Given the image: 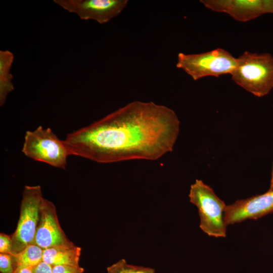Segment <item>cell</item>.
Masks as SVG:
<instances>
[{
	"label": "cell",
	"mask_w": 273,
	"mask_h": 273,
	"mask_svg": "<svg viewBox=\"0 0 273 273\" xmlns=\"http://www.w3.org/2000/svg\"><path fill=\"white\" fill-rule=\"evenodd\" d=\"M107 270V273H155L152 268L129 264L124 259L108 267Z\"/></svg>",
	"instance_id": "5bb4252c"
},
{
	"label": "cell",
	"mask_w": 273,
	"mask_h": 273,
	"mask_svg": "<svg viewBox=\"0 0 273 273\" xmlns=\"http://www.w3.org/2000/svg\"><path fill=\"white\" fill-rule=\"evenodd\" d=\"M84 268L79 266L57 265L53 267V273H83Z\"/></svg>",
	"instance_id": "e0dca14e"
},
{
	"label": "cell",
	"mask_w": 273,
	"mask_h": 273,
	"mask_svg": "<svg viewBox=\"0 0 273 273\" xmlns=\"http://www.w3.org/2000/svg\"><path fill=\"white\" fill-rule=\"evenodd\" d=\"M33 273H53V266L44 261H42L32 268Z\"/></svg>",
	"instance_id": "ac0fdd59"
},
{
	"label": "cell",
	"mask_w": 273,
	"mask_h": 273,
	"mask_svg": "<svg viewBox=\"0 0 273 273\" xmlns=\"http://www.w3.org/2000/svg\"><path fill=\"white\" fill-rule=\"evenodd\" d=\"M68 12L76 14L81 20H93L101 24L110 21L126 7L127 0H54Z\"/></svg>",
	"instance_id": "52a82bcc"
},
{
	"label": "cell",
	"mask_w": 273,
	"mask_h": 273,
	"mask_svg": "<svg viewBox=\"0 0 273 273\" xmlns=\"http://www.w3.org/2000/svg\"><path fill=\"white\" fill-rule=\"evenodd\" d=\"M43 198L39 185L24 187L17 227L11 235L12 254H17L33 244Z\"/></svg>",
	"instance_id": "8992f818"
},
{
	"label": "cell",
	"mask_w": 273,
	"mask_h": 273,
	"mask_svg": "<svg viewBox=\"0 0 273 273\" xmlns=\"http://www.w3.org/2000/svg\"><path fill=\"white\" fill-rule=\"evenodd\" d=\"M22 151L27 157L61 169L66 168L70 155L64 140L41 126L26 131Z\"/></svg>",
	"instance_id": "277c9868"
},
{
	"label": "cell",
	"mask_w": 273,
	"mask_h": 273,
	"mask_svg": "<svg viewBox=\"0 0 273 273\" xmlns=\"http://www.w3.org/2000/svg\"><path fill=\"white\" fill-rule=\"evenodd\" d=\"M190 202L196 206L200 229L209 236L224 238L226 226L224 220L226 205L213 190L202 180L196 179L190 187Z\"/></svg>",
	"instance_id": "3957f363"
},
{
	"label": "cell",
	"mask_w": 273,
	"mask_h": 273,
	"mask_svg": "<svg viewBox=\"0 0 273 273\" xmlns=\"http://www.w3.org/2000/svg\"><path fill=\"white\" fill-rule=\"evenodd\" d=\"M273 212V190L238 200L226 205L224 220L226 225L247 219H256Z\"/></svg>",
	"instance_id": "30bf717a"
},
{
	"label": "cell",
	"mask_w": 273,
	"mask_h": 273,
	"mask_svg": "<svg viewBox=\"0 0 273 273\" xmlns=\"http://www.w3.org/2000/svg\"><path fill=\"white\" fill-rule=\"evenodd\" d=\"M14 273H33L32 269L29 268H19L15 270Z\"/></svg>",
	"instance_id": "d6986e66"
},
{
	"label": "cell",
	"mask_w": 273,
	"mask_h": 273,
	"mask_svg": "<svg viewBox=\"0 0 273 273\" xmlns=\"http://www.w3.org/2000/svg\"><path fill=\"white\" fill-rule=\"evenodd\" d=\"M43 251L39 246L32 244L20 252L12 254L15 270L23 267L32 269L36 266L43 261Z\"/></svg>",
	"instance_id": "4fadbf2b"
},
{
	"label": "cell",
	"mask_w": 273,
	"mask_h": 273,
	"mask_svg": "<svg viewBox=\"0 0 273 273\" xmlns=\"http://www.w3.org/2000/svg\"><path fill=\"white\" fill-rule=\"evenodd\" d=\"M268 190H273V163L271 173V178L270 181V185Z\"/></svg>",
	"instance_id": "ffe728a7"
},
{
	"label": "cell",
	"mask_w": 273,
	"mask_h": 273,
	"mask_svg": "<svg viewBox=\"0 0 273 273\" xmlns=\"http://www.w3.org/2000/svg\"><path fill=\"white\" fill-rule=\"evenodd\" d=\"M206 8L224 13L239 22H247L273 13V0H201Z\"/></svg>",
	"instance_id": "9c48e42d"
},
{
	"label": "cell",
	"mask_w": 273,
	"mask_h": 273,
	"mask_svg": "<svg viewBox=\"0 0 273 273\" xmlns=\"http://www.w3.org/2000/svg\"><path fill=\"white\" fill-rule=\"evenodd\" d=\"M231 75L238 85L255 96L264 97L273 89V56L246 51L237 58Z\"/></svg>",
	"instance_id": "7a4b0ae2"
},
{
	"label": "cell",
	"mask_w": 273,
	"mask_h": 273,
	"mask_svg": "<svg viewBox=\"0 0 273 273\" xmlns=\"http://www.w3.org/2000/svg\"><path fill=\"white\" fill-rule=\"evenodd\" d=\"M15 270V266L12 254L0 253L1 273H14Z\"/></svg>",
	"instance_id": "9a60e30c"
},
{
	"label": "cell",
	"mask_w": 273,
	"mask_h": 273,
	"mask_svg": "<svg viewBox=\"0 0 273 273\" xmlns=\"http://www.w3.org/2000/svg\"><path fill=\"white\" fill-rule=\"evenodd\" d=\"M179 130L171 109L135 101L68 133L64 142L70 155L100 163L156 160L173 150Z\"/></svg>",
	"instance_id": "6da1fadb"
},
{
	"label": "cell",
	"mask_w": 273,
	"mask_h": 273,
	"mask_svg": "<svg viewBox=\"0 0 273 273\" xmlns=\"http://www.w3.org/2000/svg\"><path fill=\"white\" fill-rule=\"evenodd\" d=\"M236 63L237 58L230 53L217 48L200 54L179 53L176 67L182 69L194 80H197L207 76L231 74Z\"/></svg>",
	"instance_id": "5b68a950"
},
{
	"label": "cell",
	"mask_w": 273,
	"mask_h": 273,
	"mask_svg": "<svg viewBox=\"0 0 273 273\" xmlns=\"http://www.w3.org/2000/svg\"><path fill=\"white\" fill-rule=\"evenodd\" d=\"M33 244L43 250L75 245L68 239L61 227L55 205L44 198L41 205L40 219Z\"/></svg>",
	"instance_id": "ba28073f"
},
{
	"label": "cell",
	"mask_w": 273,
	"mask_h": 273,
	"mask_svg": "<svg viewBox=\"0 0 273 273\" xmlns=\"http://www.w3.org/2000/svg\"><path fill=\"white\" fill-rule=\"evenodd\" d=\"M81 248L72 247H53L44 249L43 261L52 265L79 266Z\"/></svg>",
	"instance_id": "8fae6325"
},
{
	"label": "cell",
	"mask_w": 273,
	"mask_h": 273,
	"mask_svg": "<svg viewBox=\"0 0 273 273\" xmlns=\"http://www.w3.org/2000/svg\"><path fill=\"white\" fill-rule=\"evenodd\" d=\"M0 253L12 254V239L11 235L0 234Z\"/></svg>",
	"instance_id": "2e32d148"
},
{
	"label": "cell",
	"mask_w": 273,
	"mask_h": 273,
	"mask_svg": "<svg viewBox=\"0 0 273 273\" xmlns=\"http://www.w3.org/2000/svg\"><path fill=\"white\" fill-rule=\"evenodd\" d=\"M14 54L8 50L0 51V106H3L9 94L14 89L13 75L10 72Z\"/></svg>",
	"instance_id": "7c38bea8"
}]
</instances>
